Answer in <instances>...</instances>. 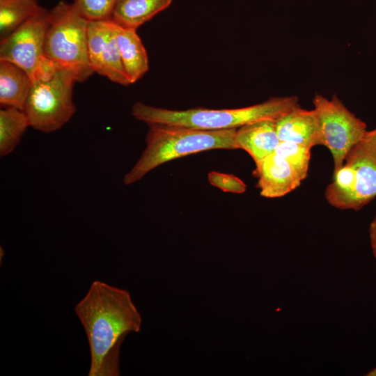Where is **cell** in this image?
I'll return each mask as SVG.
<instances>
[{
    "instance_id": "603a6c76",
    "label": "cell",
    "mask_w": 376,
    "mask_h": 376,
    "mask_svg": "<svg viewBox=\"0 0 376 376\" xmlns=\"http://www.w3.org/2000/svg\"><path fill=\"white\" fill-rule=\"evenodd\" d=\"M367 375L369 376H376V368L371 370L370 372L368 373Z\"/></svg>"
},
{
    "instance_id": "4fadbf2b",
    "label": "cell",
    "mask_w": 376,
    "mask_h": 376,
    "mask_svg": "<svg viewBox=\"0 0 376 376\" xmlns=\"http://www.w3.org/2000/svg\"><path fill=\"white\" fill-rule=\"evenodd\" d=\"M116 41L127 77L133 84L148 70V57L136 30L117 24Z\"/></svg>"
},
{
    "instance_id": "2e32d148",
    "label": "cell",
    "mask_w": 376,
    "mask_h": 376,
    "mask_svg": "<svg viewBox=\"0 0 376 376\" xmlns=\"http://www.w3.org/2000/svg\"><path fill=\"white\" fill-rule=\"evenodd\" d=\"M30 123L24 110L3 107L0 110V156L10 154L19 143Z\"/></svg>"
},
{
    "instance_id": "ac0fdd59",
    "label": "cell",
    "mask_w": 376,
    "mask_h": 376,
    "mask_svg": "<svg viewBox=\"0 0 376 376\" xmlns=\"http://www.w3.org/2000/svg\"><path fill=\"white\" fill-rule=\"evenodd\" d=\"M311 148L299 143L281 141L276 152L287 160L302 180L307 177Z\"/></svg>"
},
{
    "instance_id": "ba28073f",
    "label": "cell",
    "mask_w": 376,
    "mask_h": 376,
    "mask_svg": "<svg viewBox=\"0 0 376 376\" xmlns=\"http://www.w3.org/2000/svg\"><path fill=\"white\" fill-rule=\"evenodd\" d=\"M117 24L111 19L88 21V54L94 72L123 85L131 84L116 41Z\"/></svg>"
},
{
    "instance_id": "7402d4cb",
    "label": "cell",
    "mask_w": 376,
    "mask_h": 376,
    "mask_svg": "<svg viewBox=\"0 0 376 376\" xmlns=\"http://www.w3.org/2000/svg\"><path fill=\"white\" fill-rule=\"evenodd\" d=\"M363 139L376 149V128L368 130Z\"/></svg>"
},
{
    "instance_id": "44dd1931",
    "label": "cell",
    "mask_w": 376,
    "mask_h": 376,
    "mask_svg": "<svg viewBox=\"0 0 376 376\" xmlns=\"http://www.w3.org/2000/svg\"><path fill=\"white\" fill-rule=\"evenodd\" d=\"M369 237L372 252L376 260V214L369 226Z\"/></svg>"
},
{
    "instance_id": "30bf717a",
    "label": "cell",
    "mask_w": 376,
    "mask_h": 376,
    "mask_svg": "<svg viewBox=\"0 0 376 376\" xmlns=\"http://www.w3.org/2000/svg\"><path fill=\"white\" fill-rule=\"evenodd\" d=\"M255 164L253 175L258 178L257 187L263 197L284 196L303 181L289 162L276 152Z\"/></svg>"
},
{
    "instance_id": "6da1fadb",
    "label": "cell",
    "mask_w": 376,
    "mask_h": 376,
    "mask_svg": "<svg viewBox=\"0 0 376 376\" xmlns=\"http://www.w3.org/2000/svg\"><path fill=\"white\" fill-rule=\"evenodd\" d=\"M75 311L89 345L88 375H120L121 345L128 334L139 332L142 324L130 292L96 280Z\"/></svg>"
},
{
    "instance_id": "5b68a950",
    "label": "cell",
    "mask_w": 376,
    "mask_h": 376,
    "mask_svg": "<svg viewBox=\"0 0 376 376\" xmlns=\"http://www.w3.org/2000/svg\"><path fill=\"white\" fill-rule=\"evenodd\" d=\"M75 82L72 74L63 69L32 80L24 108L30 126L51 133L66 124L76 111L72 100Z\"/></svg>"
},
{
    "instance_id": "7c38bea8",
    "label": "cell",
    "mask_w": 376,
    "mask_h": 376,
    "mask_svg": "<svg viewBox=\"0 0 376 376\" xmlns=\"http://www.w3.org/2000/svg\"><path fill=\"white\" fill-rule=\"evenodd\" d=\"M235 141L239 149L245 150L258 162L274 152L281 142L276 119H264L237 128Z\"/></svg>"
},
{
    "instance_id": "52a82bcc",
    "label": "cell",
    "mask_w": 376,
    "mask_h": 376,
    "mask_svg": "<svg viewBox=\"0 0 376 376\" xmlns=\"http://www.w3.org/2000/svg\"><path fill=\"white\" fill-rule=\"evenodd\" d=\"M49 18V10L40 7L33 17L0 42V60L19 66L31 81L59 69L44 54Z\"/></svg>"
},
{
    "instance_id": "3957f363",
    "label": "cell",
    "mask_w": 376,
    "mask_h": 376,
    "mask_svg": "<svg viewBox=\"0 0 376 376\" xmlns=\"http://www.w3.org/2000/svg\"><path fill=\"white\" fill-rule=\"evenodd\" d=\"M148 126L146 146L125 175V185H132L157 166L179 157L214 149H239L235 141L237 128L203 130L159 124Z\"/></svg>"
},
{
    "instance_id": "d6986e66",
    "label": "cell",
    "mask_w": 376,
    "mask_h": 376,
    "mask_svg": "<svg viewBox=\"0 0 376 376\" xmlns=\"http://www.w3.org/2000/svg\"><path fill=\"white\" fill-rule=\"evenodd\" d=\"M118 0H74L73 5L88 21L109 19Z\"/></svg>"
},
{
    "instance_id": "277c9868",
    "label": "cell",
    "mask_w": 376,
    "mask_h": 376,
    "mask_svg": "<svg viewBox=\"0 0 376 376\" xmlns=\"http://www.w3.org/2000/svg\"><path fill=\"white\" fill-rule=\"evenodd\" d=\"M88 24L72 3L61 1L49 10L45 56L58 68L71 72L77 82L94 73L88 60Z\"/></svg>"
},
{
    "instance_id": "e0dca14e",
    "label": "cell",
    "mask_w": 376,
    "mask_h": 376,
    "mask_svg": "<svg viewBox=\"0 0 376 376\" xmlns=\"http://www.w3.org/2000/svg\"><path fill=\"white\" fill-rule=\"evenodd\" d=\"M38 0H0V38H6L40 8Z\"/></svg>"
},
{
    "instance_id": "9a60e30c",
    "label": "cell",
    "mask_w": 376,
    "mask_h": 376,
    "mask_svg": "<svg viewBox=\"0 0 376 376\" xmlns=\"http://www.w3.org/2000/svg\"><path fill=\"white\" fill-rule=\"evenodd\" d=\"M173 0H118L111 18L124 28L136 30L159 13L166 9Z\"/></svg>"
},
{
    "instance_id": "9c48e42d",
    "label": "cell",
    "mask_w": 376,
    "mask_h": 376,
    "mask_svg": "<svg viewBox=\"0 0 376 376\" xmlns=\"http://www.w3.org/2000/svg\"><path fill=\"white\" fill-rule=\"evenodd\" d=\"M345 160L354 169V185L346 210L358 211L376 197V149L362 139Z\"/></svg>"
},
{
    "instance_id": "8fae6325",
    "label": "cell",
    "mask_w": 376,
    "mask_h": 376,
    "mask_svg": "<svg viewBox=\"0 0 376 376\" xmlns=\"http://www.w3.org/2000/svg\"><path fill=\"white\" fill-rule=\"evenodd\" d=\"M276 127L281 141L311 148L322 146L320 120L314 109H305L300 105L294 107L276 119Z\"/></svg>"
},
{
    "instance_id": "ffe728a7",
    "label": "cell",
    "mask_w": 376,
    "mask_h": 376,
    "mask_svg": "<svg viewBox=\"0 0 376 376\" xmlns=\"http://www.w3.org/2000/svg\"><path fill=\"white\" fill-rule=\"evenodd\" d=\"M209 182L226 192L242 194L246 189V184L237 176L217 171L208 174Z\"/></svg>"
},
{
    "instance_id": "8992f818",
    "label": "cell",
    "mask_w": 376,
    "mask_h": 376,
    "mask_svg": "<svg viewBox=\"0 0 376 376\" xmlns=\"http://www.w3.org/2000/svg\"><path fill=\"white\" fill-rule=\"evenodd\" d=\"M312 102L320 120L322 146L331 154L334 173L343 165L351 149L363 139L367 126L336 95L328 99L315 93Z\"/></svg>"
},
{
    "instance_id": "7a4b0ae2",
    "label": "cell",
    "mask_w": 376,
    "mask_h": 376,
    "mask_svg": "<svg viewBox=\"0 0 376 376\" xmlns=\"http://www.w3.org/2000/svg\"><path fill=\"white\" fill-rule=\"evenodd\" d=\"M300 105L297 96L273 97L249 107L237 109H210L193 108L173 110L136 102L132 108L134 117L148 125L159 124L203 130L238 128L264 119H276L286 111Z\"/></svg>"
},
{
    "instance_id": "5bb4252c",
    "label": "cell",
    "mask_w": 376,
    "mask_h": 376,
    "mask_svg": "<svg viewBox=\"0 0 376 376\" xmlns=\"http://www.w3.org/2000/svg\"><path fill=\"white\" fill-rule=\"evenodd\" d=\"M32 81L16 64L0 60V104L24 110Z\"/></svg>"
}]
</instances>
